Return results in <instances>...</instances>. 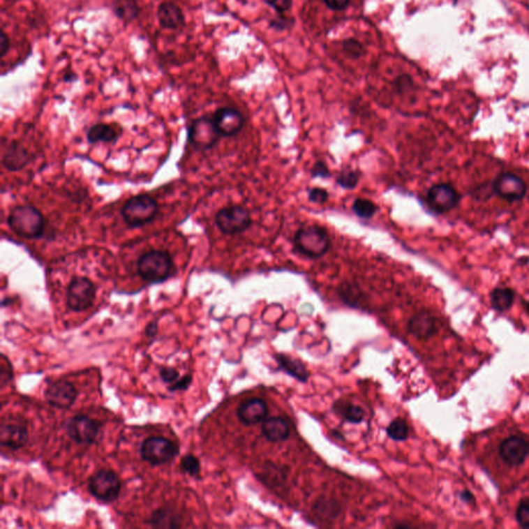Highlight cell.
<instances>
[{
  "label": "cell",
  "instance_id": "cell-1",
  "mask_svg": "<svg viewBox=\"0 0 529 529\" xmlns=\"http://www.w3.org/2000/svg\"><path fill=\"white\" fill-rule=\"evenodd\" d=\"M295 251L309 259H320L331 248L328 231L320 225L301 228L294 236Z\"/></svg>",
  "mask_w": 529,
  "mask_h": 529
},
{
  "label": "cell",
  "instance_id": "cell-2",
  "mask_svg": "<svg viewBox=\"0 0 529 529\" xmlns=\"http://www.w3.org/2000/svg\"><path fill=\"white\" fill-rule=\"evenodd\" d=\"M173 260L167 251L152 249L137 261V274L149 283H161L173 273Z\"/></svg>",
  "mask_w": 529,
  "mask_h": 529
},
{
  "label": "cell",
  "instance_id": "cell-3",
  "mask_svg": "<svg viewBox=\"0 0 529 529\" xmlns=\"http://www.w3.org/2000/svg\"><path fill=\"white\" fill-rule=\"evenodd\" d=\"M8 225L16 235L25 239L40 238L45 231L44 216L32 206L15 207L8 215Z\"/></svg>",
  "mask_w": 529,
  "mask_h": 529
},
{
  "label": "cell",
  "instance_id": "cell-4",
  "mask_svg": "<svg viewBox=\"0 0 529 529\" xmlns=\"http://www.w3.org/2000/svg\"><path fill=\"white\" fill-rule=\"evenodd\" d=\"M158 213V204L148 195H139L126 202L121 210L126 225L132 228L143 227L154 221Z\"/></svg>",
  "mask_w": 529,
  "mask_h": 529
},
{
  "label": "cell",
  "instance_id": "cell-5",
  "mask_svg": "<svg viewBox=\"0 0 529 529\" xmlns=\"http://www.w3.org/2000/svg\"><path fill=\"white\" fill-rule=\"evenodd\" d=\"M142 459L152 466L163 465L173 461L178 454L179 447L173 440L163 436H151L142 442L140 448Z\"/></svg>",
  "mask_w": 529,
  "mask_h": 529
},
{
  "label": "cell",
  "instance_id": "cell-6",
  "mask_svg": "<svg viewBox=\"0 0 529 529\" xmlns=\"http://www.w3.org/2000/svg\"><path fill=\"white\" fill-rule=\"evenodd\" d=\"M215 223L221 233L235 235L249 229L253 219L248 209L240 205L221 208L215 215Z\"/></svg>",
  "mask_w": 529,
  "mask_h": 529
},
{
  "label": "cell",
  "instance_id": "cell-7",
  "mask_svg": "<svg viewBox=\"0 0 529 529\" xmlns=\"http://www.w3.org/2000/svg\"><path fill=\"white\" fill-rule=\"evenodd\" d=\"M88 490L100 502H114L121 492V481L113 470H100L90 477Z\"/></svg>",
  "mask_w": 529,
  "mask_h": 529
},
{
  "label": "cell",
  "instance_id": "cell-8",
  "mask_svg": "<svg viewBox=\"0 0 529 529\" xmlns=\"http://www.w3.org/2000/svg\"><path fill=\"white\" fill-rule=\"evenodd\" d=\"M96 297V285L86 277L76 276L68 283L66 304L70 311L82 313L92 306Z\"/></svg>",
  "mask_w": 529,
  "mask_h": 529
},
{
  "label": "cell",
  "instance_id": "cell-9",
  "mask_svg": "<svg viewBox=\"0 0 529 529\" xmlns=\"http://www.w3.org/2000/svg\"><path fill=\"white\" fill-rule=\"evenodd\" d=\"M66 434L73 442L79 445H92L100 431V423L87 416L72 417L66 421Z\"/></svg>",
  "mask_w": 529,
  "mask_h": 529
},
{
  "label": "cell",
  "instance_id": "cell-10",
  "mask_svg": "<svg viewBox=\"0 0 529 529\" xmlns=\"http://www.w3.org/2000/svg\"><path fill=\"white\" fill-rule=\"evenodd\" d=\"M492 193L509 203L521 201L528 193L526 181L516 174L500 173L491 184Z\"/></svg>",
  "mask_w": 529,
  "mask_h": 529
},
{
  "label": "cell",
  "instance_id": "cell-11",
  "mask_svg": "<svg viewBox=\"0 0 529 529\" xmlns=\"http://www.w3.org/2000/svg\"><path fill=\"white\" fill-rule=\"evenodd\" d=\"M219 137L221 135L217 132L212 118L208 116H202L193 120L189 128V141L199 151L211 149L218 142Z\"/></svg>",
  "mask_w": 529,
  "mask_h": 529
},
{
  "label": "cell",
  "instance_id": "cell-12",
  "mask_svg": "<svg viewBox=\"0 0 529 529\" xmlns=\"http://www.w3.org/2000/svg\"><path fill=\"white\" fill-rule=\"evenodd\" d=\"M461 195L451 184H438L430 187L426 195L429 207L434 212L442 214L451 211L460 203Z\"/></svg>",
  "mask_w": 529,
  "mask_h": 529
},
{
  "label": "cell",
  "instance_id": "cell-13",
  "mask_svg": "<svg viewBox=\"0 0 529 529\" xmlns=\"http://www.w3.org/2000/svg\"><path fill=\"white\" fill-rule=\"evenodd\" d=\"M500 456L509 466H520L529 455V438L524 434L509 436L500 444Z\"/></svg>",
  "mask_w": 529,
  "mask_h": 529
},
{
  "label": "cell",
  "instance_id": "cell-14",
  "mask_svg": "<svg viewBox=\"0 0 529 529\" xmlns=\"http://www.w3.org/2000/svg\"><path fill=\"white\" fill-rule=\"evenodd\" d=\"M44 395L46 401L53 408L68 410L76 401L78 391L68 380H58L47 387Z\"/></svg>",
  "mask_w": 529,
  "mask_h": 529
},
{
  "label": "cell",
  "instance_id": "cell-15",
  "mask_svg": "<svg viewBox=\"0 0 529 529\" xmlns=\"http://www.w3.org/2000/svg\"><path fill=\"white\" fill-rule=\"evenodd\" d=\"M215 128L221 137H233L242 131L244 118L238 110L233 107H221L212 116Z\"/></svg>",
  "mask_w": 529,
  "mask_h": 529
},
{
  "label": "cell",
  "instance_id": "cell-16",
  "mask_svg": "<svg viewBox=\"0 0 529 529\" xmlns=\"http://www.w3.org/2000/svg\"><path fill=\"white\" fill-rule=\"evenodd\" d=\"M268 404L261 398H249L239 404L236 414L238 420L246 426L258 425L268 418Z\"/></svg>",
  "mask_w": 529,
  "mask_h": 529
},
{
  "label": "cell",
  "instance_id": "cell-17",
  "mask_svg": "<svg viewBox=\"0 0 529 529\" xmlns=\"http://www.w3.org/2000/svg\"><path fill=\"white\" fill-rule=\"evenodd\" d=\"M29 440L27 426L23 423H2L0 428V444L4 448L17 451L22 449Z\"/></svg>",
  "mask_w": 529,
  "mask_h": 529
},
{
  "label": "cell",
  "instance_id": "cell-18",
  "mask_svg": "<svg viewBox=\"0 0 529 529\" xmlns=\"http://www.w3.org/2000/svg\"><path fill=\"white\" fill-rule=\"evenodd\" d=\"M408 331L417 339L431 338L438 331V320L428 311H421L412 315L408 322Z\"/></svg>",
  "mask_w": 529,
  "mask_h": 529
},
{
  "label": "cell",
  "instance_id": "cell-19",
  "mask_svg": "<svg viewBox=\"0 0 529 529\" xmlns=\"http://www.w3.org/2000/svg\"><path fill=\"white\" fill-rule=\"evenodd\" d=\"M4 148L2 165L8 171H20L31 161V154L20 142H10Z\"/></svg>",
  "mask_w": 529,
  "mask_h": 529
},
{
  "label": "cell",
  "instance_id": "cell-20",
  "mask_svg": "<svg viewBox=\"0 0 529 529\" xmlns=\"http://www.w3.org/2000/svg\"><path fill=\"white\" fill-rule=\"evenodd\" d=\"M146 523L154 528H180L184 526V517L172 507H159L152 512Z\"/></svg>",
  "mask_w": 529,
  "mask_h": 529
},
{
  "label": "cell",
  "instance_id": "cell-21",
  "mask_svg": "<svg viewBox=\"0 0 529 529\" xmlns=\"http://www.w3.org/2000/svg\"><path fill=\"white\" fill-rule=\"evenodd\" d=\"M262 433L269 442H285L291 435V426L283 417H270L262 423Z\"/></svg>",
  "mask_w": 529,
  "mask_h": 529
},
{
  "label": "cell",
  "instance_id": "cell-22",
  "mask_svg": "<svg viewBox=\"0 0 529 529\" xmlns=\"http://www.w3.org/2000/svg\"><path fill=\"white\" fill-rule=\"evenodd\" d=\"M158 20L159 25L165 29H178L186 23L184 13L177 4L173 2H163L158 6Z\"/></svg>",
  "mask_w": 529,
  "mask_h": 529
},
{
  "label": "cell",
  "instance_id": "cell-23",
  "mask_svg": "<svg viewBox=\"0 0 529 529\" xmlns=\"http://www.w3.org/2000/svg\"><path fill=\"white\" fill-rule=\"evenodd\" d=\"M275 359L278 362L279 367L292 375V378H297L300 382H306L308 380V371H307L305 365L298 359L292 358L289 355L285 354L275 355Z\"/></svg>",
  "mask_w": 529,
  "mask_h": 529
},
{
  "label": "cell",
  "instance_id": "cell-24",
  "mask_svg": "<svg viewBox=\"0 0 529 529\" xmlns=\"http://www.w3.org/2000/svg\"><path fill=\"white\" fill-rule=\"evenodd\" d=\"M313 509L315 515L325 521H335L343 513L341 503L327 498H318Z\"/></svg>",
  "mask_w": 529,
  "mask_h": 529
},
{
  "label": "cell",
  "instance_id": "cell-25",
  "mask_svg": "<svg viewBox=\"0 0 529 529\" xmlns=\"http://www.w3.org/2000/svg\"><path fill=\"white\" fill-rule=\"evenodd\" d=\"M119 137V133L113 126L98 124L91 126L87 132V140L90 144L114 143Z\"/></svg>",
  "mask_w": 529,
  "mask_h": 529
},
{
  "label": "cell",
  "instance_id": "cell-26",
  "mask_svg": "<svg viewBox=\"0 0 529 529\" xmlns=\"http://www.w3.org/2000/svg\"><path fill=\"white\" fill-rule=\"evenodd\" d=\"M515 297V291L509 288H496L490 292V303H491L492 308L498 313L509 311L513 306Z\"/></svg>",
  "mask_w": 529,
  "mask_h": 529
},
{
  "label": "cell",
  "instance_id": "cell-27",
  "mask_svg": "<svg viewBox=\"0 0 529 529\" xmlns=\"http://www.w3.org/2000/svg\"><path fill=\"white\" fill-rule=\"evenodd\" d=\"M334 410L343 420L350 423L359 424L365 418V412L361 406L350 402L338 401L334 404Z\"/></svg>",
  "mask_w": 529,
  "mask_h": 529
},
{
  "label": "cell",
  "instance_id": "cell-28",
  "mask_svg": "<svg viewBox=\"0 0 529 529\" xmlns=\"http://www.w3.org/2000/svg\"><path fill=\"white\" fill-rule=\"evenodd\" d=\"M352 209L355 214L360 218L371 219L375 215L378 207L371 200L358 198V199L355 200Z\"/></svg>",
  "mask_w": 529,
  "mask_h": 529
},
{
  "label": "cell",
  "instance_id": "cell-29",
  "mask_svg": "<svg viewBox=\"0 0 529 529\" xmlns=\"http://www.w3.org/2000/svg\"><path fill=\"white\" fill-rule=\"evenodd\" d=\"M387 434L392 440H396V442H402V440H405L408 438L410 428H408V423L403 419L397 418L393 420L390 425L388 426V428H387Z\"/></svg>",
  "mask_w": 529,
  "mask_h": 529
},
{
  "label": "cell",
  "instance_id": "cell-30",
  "mask_svg": "<svg viewBox=\"0 0 529 529\" xmlns=\"http://www.w3.org/2000/svg\"><path fill=\"white\" fill-rule=\"evenodd\" d=\"M180 470L184 474L198 477L201 472V462L193 454H186L180 461Z\"/></svg>",
  "mask_w": 529,
  "mask_h": 529
},
{
  "label": "cell",
  "instance_id": "cell-31",
  "mask_svg": "<svg viewBox=\"0 0 529 529\" xmlns=\"http://www.w3.org/2000/svg\"><path fill=\"white\" fill-rule=\"evenodd\" d=\"M359 181H360V174L358 171L352 169L343 170L336 179V184L348 191L356 188Z\"/></svg>",
  "mask_w": 529,
  "mask_h": 529
},
{
  "label": "cell",
  "instance_id": "cell-32",
  "mask_svg": "<svg viewBox=\"0 0 529 529\" xmlns=\"http://www.w3.org/2000/svg\"><path fill=\"white\" fill-rule=\"evenodd\" d=\"M118 16L122 19H133L139 13L137 4L133 0H124L120 6L116 8Z\"/></svg>",
  "mask_w": 529,
  "mask_h": 529
},
{
  "label": "cell",
  "instance_id": "cell-33",
  "mask_svg": "<svg viewBox=\"0 0 529 529\" xmlns=\"http://www.w3.org/2000/svg\"><path fill=\"white\" fill-rule=\"evenodd\" d=\"M516 519L520 526L529 528V500H521L516 511Z\"/></svg>",
  "mask_w": 529,
  "mask_h": 529
},
{
  "label": "cell",
  "instance_id": "cell-34",
  "mask_svg": "<svg viewBox=\"0 0 529 529\" xmlns=\"http://www.w3.org/2000/svg\"><path fill=\"white\" fill-rule=\"evenodd\" d=\"M343 49L352 57H360L364 54V48H363L362 45L358 40H352V38L344 40Z\"/></svg>",
  "mask_w": 529,
  "mask_h": 529
},
{
  "label": "cell",
  "instance_id": "cell-35",
  "mask_svg": "<svg viewBox=\"0 0 529 529\" xmlns=\"http://www.w3.org/2000/svg\"><path fill=\"white\" fill-rule=\"evenodd\" d=\"M308 200L309 201L313 202V203L320 204V205H322V204L328 202L329 193L326 189L320 188V187H313V188H311V191H309Z\"/></svg>",
  "mask_w": 529,
  "mask_h": 529
},
{
  "label": "cell",
  "instance_id": "cell-36",
  "mask_svg": "<svg viewBox=\"0 0 529 529\" xmlns=\"http://www.w3.org/2000/svg\"><path fill=\"white\" fill-rule=\"evenodd\" d=\"M159 376L167 384H174L179 378V372L173 367H163L159 371Z\"/></svg>",
  "mask_w": 529,
  "mask_h": 529
},
{
  "label": "cell",
  "instance_id": "cell-37",
  "mask_svg": "<svg viewBox=\"0 0 529 529\" xmlns=\"http://www.w3.org/2000/svg\"><path fill=\"white\" fill-rule=\"evenodd\" d=\"M311 176L313 178H328L330 177V170H329L328 165L324 161H320L315 163L311 169Z\"/></svg>",
  "mask_w": 529,
  "mask_h": 529
},
{
  "label": "cell",
  "instance_id": "cell-38",
  "mask_svg": "<svg viewBox=\"0 0 529 529\" xmlns=\"http://www.w3.org/2000/svg\"><path fill=\"white\" fill-rule=\"evenodd\" d=\"M264 1L279 14L289 10L292 3V0H264Z\"/></svg>",
  "mask_w": 529,
  "mask_h": 529
},
{
  "label": "cell",
  "instance_id": "cell-39",
  "mask_svg": "<svg viewBox=\"0 0 529 529\" xmlns=\"http://www.w3.org/2000/svg\"><path fill=\"white\" fill-rule=\"evenodd\" d=\"M191 382H193V378L189 374L184 375L181 380H177V382L171 384L169 387V391L171 392H178V391H186L191 387Z\"/></svg>",
  "mask_w": 529,
  "mask_h": 529
},
{
  "label": "cell",
  "instance_id": "cell-40",
  "mask_svg": "<svg viewBox=\"0 0 529 529\" xmlns=\"http://www.w3.org/2000/svg\"><path fill=\"white\" fill-rule=\"evenodd\" d=\"M412 81L408 76L399 77L395 82V88L398 91V94H404L408 92V90L412 88Z\"/></svg>",
  "mask_w": 529,
  "mask_h": 529
},
{
  "label": "cell",
  "instance_id": "cell-41",
  "mask_svg": "<svg viewBox=\"0 0 529 529\" xmlns=\"http://www.w3.org/2000/svg\"><path fill=\"white\" fill-rule=\"evenodd\" d=\"M329 8L335 10H343L350 4V0H324Z\"/></svg>",
  "mask_w": 529,
  "mask_h": 529
},
{
  "label": "cell",
  "instance_id": "cell-42",
  "mask_svg": "<svg viewBox=\"0 0 529 529\" xmlns=\"http://www.w3.org/2000/svg\"><path fill=\"white\" fill-rule=\"evenodd\" d=\"M8 50H10V40H8L6 32L2 31L1 34H0V51H1V57H4Z\"/></svg>",
  "mask_w": 529,
  "mask_h": 529
},
{
  "label": "cell",
  "instance_id": "cell-43",
  "mask_svg": "<svg viewBox=\"0 0 529 529\" xmlns=\"http://www.w3.org/2000/svg\"><path fill=\"white\" fill-rule=\"evenodd\" d=\"M158 333V325L156 322H151L146 326L145 334L148 338H154Z\"/></svg>",
  "mask_w": 529,
  "mask_h": 529
},
{
  "label": "cell",
  "instance_id": "cell-44",
  "mask_svg": "<svg viewBox=\"0 0 529 529\" xmlns=\"http://www.w3.org/2000/svg\"><path fill=\"white\" fill-rule=\"evenodd\" d=\"M459 498L462 502L470 503V505H475V502H476V500H475V496H472V492L468 491V490L462 491L461 493H460Z\"/></svg>",
  "mask_w": 529,
  "mask_h": 529
},
{
  "label": "cell",
  "instance_id": "cell-45",
  "mask_svg": "<svg viewBox=\"0 0 529 529\" xmlns=\"http://www.w3.org/2000/svg\"><path fill=\"white\" fill-rule=\"evenodd\" d=\"M524 305V309H526V313H528V315H529V301H526V302L523 303Z\"/></svg>",
  "mask_w": 529,
  "mask_h": 529
}]
</instances>
